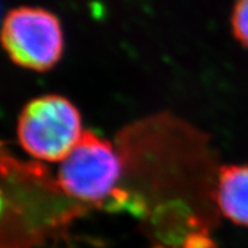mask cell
Instances as JSON below:
<instances>
[{
  "label": "cell",
  "instance_id": "1",
  "mask_svg": "<svg viewBox=\"0 0 248 248\" xmlns=\"http://www.w3.org/2000/svg\"><path fill=\"white\" fill-rule=\"evenodd\" d=\"M122 170V158L110 142L85 131L61 161L57 185L65 195L85 204H111V199L122 202V196L127 198V194L118 189Z\"/></svg>",
  "mask_w": 248,
  "mask_h": 248
},
{
  "label": "cell",
  "instance_id": "2",
  "mask_svg": "<svg viewBox=\"0 0 248 248\" xmlns=\"http://www.w3.org/2000/svg\"><path fill=\"white\" fill-rule=\"evenodd\" d=\"M81 118L69 99L45 95L22 110L16 125L20 146L34 158L61 162L82 136Z\"/></svg>",
  "mask_w": 248,
  "mask_h": 248
},
{
  "label": "cell",
  "instance_id": "3",
  "mask_svg": "<svg viewBox=\"0 0 248 248\" xmlns=\"http://www.w3.org/2000/svg\"><path fill=\"white\" fill-rule=\"evenodd\" d=\"M1 42L16 65L38 72L52 69L63 52L60 20L42 8L10 10L4 19Z\"/></svg>",
  "mask_w": 248,
  "mask_h": 248
},
{
  "label": "cell",
  "instance_id": "4",
  "mask_svg": "<svg viewBox=\"0 0 248 248\" xmlns=\"http://www.w3.org/2000/svg\"><path fill=\"white\" fill-rule=\"evenodd\" d=\"M216 200L225 218L248 227V165H228L219 170Z\"/></svg>",
  "mask_w": 248,
  "mask_h": 248
},
{
  "label": "cell",
  "instance_id": "5",
  "mask_svg": "<svg viewBox=\"0 0 248 248\" xmlns=\"http://www.w3.org/2000/svg\"><path fill=\"white\" fill-rule=\"evenodd\" d=\"M233 34L248 48V0H237L232 13Z\"/></svg>",
  "mask_w": 248,
  "mask_h": 248
}]
</instances>
